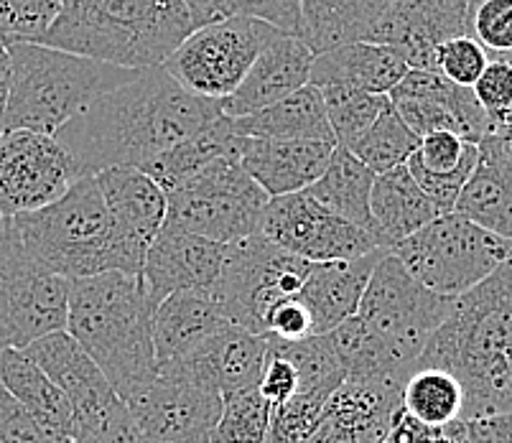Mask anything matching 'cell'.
I'll list each match as a JSON object with an SVG mask.
<instances>
[{
	"label": "cell",
	"instance_id": "obj_1",
	"mask_svg": "<svg viewBox=\"0 0 512 443\" xmlns=\"http://www.w3.org/2000/svg\"><path fill=\"white\" fill-rule=\"evenodd\" d=\"M222 115L220 102L189 95L164 69L151 67L92 100L54 138L82 176L118 166L143 171Z\"/></svg>",
	"mask_w": 512,
	"mask_h": 443
},
{
	"label": "cell",
	"instance_id": "obj_2",
	"mask_svg": "<svg viewBox=\"0 0 512 443\" xmlns=\"http://www.w3.org/2000/svg\"><path fill=\"white\" fill-rule=\"evenodd\" d=\"M416 367H439L462 385V421L512 413V258L456 298Z\"/></svg>",
	"mask_w": 512,
	"mask_h": 443
},
{
	"label": "cell",
	"instance_id": "obj_3",
	"mask_svg": "<svg viewBox=\"0 0 512 443\" xmlns=\"http://www.w3.org/2000/svg\"><path fill=\"white\" fill-rule=\"evenodd\" d=\"M153 311L141 275L102 273L69 281L64 331L90 354L125 405L158 377Z\"/></svg>",
	"mask_w": 512,
	"mask_h": 443
},
{
	"label": "cell",
	"instance_id": "obj_4",
	"mask_svg": "<svg viewBox=\"0 0 512 443\" xmlns=\"http://www.w3.org/2000/svg\"><path fill=\"white\" fill-rule=\"evenodd\" d=\"M192 31L184 0H64L39 44L141 72L161 67Z\"/></svg>",
	"mask_w": 512,
	"mask_h": 443
},
{
	"label": "cell",
	"instance_id": "obj_5",
	"mask_svg": "<svg viewBox=\"0 0 512 443\" xmlns=\"http://www.w3.org/2000/svg\"><path fill=\"white\" fill-rule=\"evenodd\" d=\"M11 85L3 110V130L54 135L77 118L92 100L125 85L138 69L113 67L44 44H8Z\"/></svg>",
	"mask_w": 512,
	"mask_h": 443
},
{
	"label": "cell",
	"instance_id": "obj_6",
	"mask_svg": "<svg viewBox=\"0 0 512 443\" xmlns=\"http://www.w3.org/2000/svg\"><path fill=\"white\" fill-rule=\"evenodd\" d=\"M11 225L23 250L64 281L102 273L136 275L120 250L95 176H82L57 202L18 214Z\"/></svg>",
	"mask_w": 512,
	"mask_h": 443
},
{
	"label": "cell",
	"instance_id": "obj_7",
	"mask_svg": "<svg viewBox=\"0 0 512 443\" xmlns=\"http://www.w3.org/2000/svg\"><path fill=\"white\" fill-rule=\"evenodd\" d=\"M390 255L431 293L459 298L512 258V240L449 212L395 245Z\"/></svg>",
	"mask_w": 512,
	"mask_h": 443
},
{
	"label": "cell",
	"instance_id": "obj_8",
	"mask_svg": "<svg viewBox=\"0 0 512 443\" xmlns=\"http://www.w3.org/2000/svg\"><path fill=\"white\" fill-rule=\"evenodd\" d=\"M268 194L240 166V153L209 163L166 191V225L237 245L258 235Z\"/></svg>",
	"mask_w": 512,
	"mask_h": 443
},
{
	"label": "cell",
	"instance_id": "obj_9",
	"mask_svg": "<svg viewBox=\"0 0 512 443\" xmlns=\"http://www.w3.org/2000/svg\"><path fill=\"white\" fill-rule=\"evenodd\" d=\"M283 31L258 18L207 23L186 36L161 69L189 95L222 102L242 85L265 46Z\"/></svg>",
	"mask_w": 512,
	"mask_h": 443
},
{
	"label": "cell",
	"instance_id": "obj_10",
	"mask_svg": "<svg viewBox=\"0 0 512 443\" xmlns=\"http://www.w3.org/2000/svg\"><path fill=\"white\" fill-rule=\"evenodd\" d=\"M311 263L286 253L265 237L253 235L230 245L225 270L212 298L230 324L263 337L268 311L283 298L299 296Z\"/></svg>",
	"mask_w": 512,
	"mask_h": 443
},
{
	"label": "cell",
	"instance_id": "obj_11",
	"mask_svg": "<svg viewBox=\"0 0 512 443\" xmlns=\"http://www.w3.org/2000/svg\"><path fill=\"white\" fill-rule=\"evenodd\" d=\"M67 303L69 281L41 268L6 219L0 235V352L26 349L67 329Z\"/></svg>",
	"mask_w": 512,
	"mask_h": 443
},
{
	"label": "cell",
	"instance_id": "obj_12",
	"mask_svg": "<svg viewBox=\"0 0 512 443\" xmlns=\"http://www.w3.org/2000/svg\"><path fill=\"white\" fill-rule=\"evenodd\" d=\"M454 301L423 288L395 255L385 253L372 270L355 316L416 367L431 334L454 309Z\"/></svg>",
	"mask_w": 512,
	"mask_h": 443
},
{
	"label": "cell",
	"instance_id": "obj_13",
	"mask_svg": "<svg viewBox=\"0 0 512 443\" xmlns=\"http://www.w3.org/2000/svg\"><path fill=\"white\" fill-rule=\"evenodd\" d=\"M258 235L306 263L357 260L383 250L370 232L321 207L309 191L268 199Z\"/></svg>",
	"mask_w": 512,
	"mask_h": 443
},
{
	"label": "cell",
	"instance_id": "obj_14",
	"mask_svg": "<svg viewBox=\"0 0 512 443\" xmlns=\"http://www.w3.org/2000/svg\"><path fill=\"white\" fill-rule=\"evenodd\" d=\"M125 408L143 443H212L222 395L176 365H164L146 393Z\"/></svg>",
	"mask_w": 512,
	"mask_h": 443
},
{
	"label": "cell",
	"instance_id": "obj_15",
	"mask_svg": "<svg viewBox=\"0 0 512 443\" xmlns=\"http://www.w3.org/2000/svg\"><path fill=\"white\" fill-rule=\"evenodd\" d=\"M82 171L62 143L31 130L0 133V217L13 219L49 207Z\"/></svg>",
	"mask_w": 512,
	"mask_h": 443
},
{
	"label": "cell",
	"instance_id": "obj_16",
	"mask_svg": "<svg viewBox=\"0 0 512 443\" xmlns=\"http://www.w3.org/2000/svg\"><path fill=\"white\" fill-rule=\"evenodd\" d=\"M388 100L416 138L446 130L469 143H479L495 133L474 92L451 85L449 79L436 72L411 69L395 85Z\"/></svg>",
	"mask_w": 512,
	"mask_h": 443
},
{
	"label": "cell",
	"instance_id": "obj_17",
	"mask_svg": "<svg viewBox=\"0 0 512 443\" xmlns=\"http://www.w3.org/2000/svg\"><path fill=\"white\" fill-rule=\"evenodd\" d=\"M469 36L467 0H393L365 41L398 51L411 69L436 72V49Z\"/></svg>",
	"mask_w": 512,
	"mask_h": 443
},
{
	"label": "cell",
	"instance_id": "obj_18",
	"mask_svg": "<svg viewBox=\"0 0 512 443\" xmlns=\"http://www.w3.org/2000/svg\"><path fill=\"white\" fill-rule=\"evenodd\" d=\"M230 245L164 225L148 247L141 281L153 306L179 291H212L225 270Z\"/></svg>",
	"mask_w": 512,
	"mask_h": 443
},
{
	"label": "cell",
	"instance_id": "obj_19",
	"mask_svg": "<svg viewBox=\"0 0 512 443\" xmlns=\"http://www.w3.org/2000/svg\"><path fill=\"white\" fill-rule=\"evenodd\" d=\"M95 181L113 219L120 250L130 270L141 275L148 247L166 225V191L148 174L125 166L100 171Z\"/></svg>",
	"mask_w": 512,
	"mask_h": 443
},
{
	"label": "cell",
	"instance_id": "obj_20",
	"mask_svg": "<svg viewBox=\"0 0 512 443\" xmlns=\"http://www.w3.org/2000/svg\"><path fill=\"white\" fill-rule=\"evenodd\" d=\"M398 382L344 380L304 443H380L400 410Z\"/></svg>",
	"mask_w": 512,
	"mask_h": 443
},
{
	"label": "cell",
	"instance_id": "obj_21",
	"mask_svg": "<svg viewBox=\"0 0 512 443\" xmlns=\"http://www.w3.org/2000/svg\"><path fill=\"white\" fill-rule=\"evenodd\" d=\"M21 352L31 362H36L49 375V380L67 395L77 415V426L123 403L105 380L100 367L92 362L90 354L79 347L67 331L46 334Z\"/></svg>",
	"mask_w": 512,
	"mask_h": 443
},
{
	"label": "cell",
	"instance_id": "obj_22",
	"mask_svg": "<svg viewBox=\"0 0 512 443\" xmlns=\"http://www.w3.org/2000/svg\"><path fill=\"white\" fill-rule=\"evenodd\" d=\"M311 62H314V51L299 36L281 34L260 51L242 85L220 102L225 118H248L299 92L301 87L309 85Z\"/></svg>",
	"mask_w": 512,
	"mask_h": 443
},
{
	"label": "cell",
	"instance_id": "obj_23",
	"mask_svg": "<svg viewBox=\"0 0 512 443\" xmlns=\"http://www.w3.org/2000/svg\"><path fill=\"white\" fill-rule=\"evenodd\" d=\"M265 359H268V337L225 321L202 347L171 365L220 395H230L258 387Z\"/></svg>",
	"mask_w": 512,
	"mask_h": 443
},
{
	"label": "cell",
	"instance_id": "obj_24",
	"mask_svg": "<svg viewBox=\"0 0 512 443\" xmlns=\"http://www.w3.org/2000/svg\"><path fill=\"white\" fill-rule=\"evenodd\" d=\"M334 146L321 141H271L245 138L242 171L268 194V199L306 191L329 166Z\"/></svg>",
	"mask_w": 512,
	"mask_h": 443
},
{
	"label": "cell",
	"instance_id": "obj_25",
	"mask_svg": "<svg viewBox=\"0 0 512 443\" xmlns=\"http://www.w3.org/2000/svg\"><path fill=\"white\" fill-rule=\"evenodd\" d=\"M454 214L512 240V156L497 133L477 143V163L456 199Z\"/></svg>",
	"mask_w": 512,
	"mask_h": 443
},
{
	"label": "cell",
	"instance_id": "obj_26",
	"mask_svg": "<svg viewBox=\"0 0 512 443\" xmlns=\"http://www.w3.org/2000/svg\"><path fill=\"white\" fill-rule=\"evenodd\" d=\"M388 250H375L357 260L311 263L301 286V301L314 319V337H324L357 314L372 270Z\"/></svg>",
	"mask_w": 512,
	"mask_h": 443
},
{
	"label": "cell",
	"instance_id": "obj_27",
	"mask_svg": "<svg viewBox=\"0 0 512 443\" xmlns=\"http://www.w3.org/2000/svg\"><path fill=\"white\" fill-rule=\"evenodd\" d=\"M411 72L398 51L372 41H355L324 54L311 62L309 85L314 87H352V90L385 95L395 90L400 79Z\"/></svg>",
	"mask_w": 512,
	"mask_h": 443
},
{
	"label": "cell",
	"instance_id": "obj_28",
	"mask_svg": "<svg viewBox=\"0 0 512 443\" xmlns=\"http://www.w3.org/2000/svg\"><path fill=\"white\" fill-rule=\"evenodd\" d=\"M225 324L220 306L207 291H179L153 311V349L158 367L179 362L202 347Z\"/></svg>",
	"mask_w": 512,
	"mask_h": 443
},
{
	"label": "cell",
	"instance_id": "obj_29",
	"mask_svg": "<svg viewBox=\"0 0 512 443\" xmlns=\"http://www.w3.org/2000/svg\"><path fill=\"white\" fill-rule=\"evenodd\" d=\"M439 214L406 166L375 174L370 191V219L372 235L383 250L390 253L395 245L416 235Z\"/></svg>",
	"mask_w": 512,
	"mask_h": 443
},
{
	"label": "cell",
	"instance_id": "obj_30",
	"mask_svg": "<svg viewBox=\"0 0 512 443\" xmlns=\"http://www.w3.org/2000/svg\"><path fill=\"white\" fill-rule=\"evenodd\" d=\"M477 163V143L454 133H428L418 138V148L406 169L441 214L454 212V204Z\"/></svg>",
	"mask_w": 512,
	"mask_h": 443
},
{
	"label": "cell",
	"instance_id": "obj_31",
	"mask_svg": "<svg viewBox=\"0 0 512 443\" xmlns=\"http://www.w3.org/2000/svg\"><path fill=\"white\" fill-rule=\"evenodd\" d=\"M0 382L34 415V421L44 431L62 438L77 436V415L67 395L21 349L0 352Z\"/></svg>",
	"mask_w": 512,
	"mask_h": 443
},
{
	"label": "cell",
	"instance_id": "obj_32",
	"mask_svg": "<svg viewBox=\"0 0 512 443\" xmlns=\"http://www.w3.org/2000/svg\"><path fill=\"white\" fill-rule=\"evenodd\" d=\"M393 0H299V39L316 54L365 41Z\"/></svg>",
	"mask_w": 512,
	"mask_h": 443
},
{
	"label": "cell",
	"instance_id": "obj_33",
	"mask_svg": "<svg viewBox=\"0 0 512 443\" xmlns=\"http://www.w3.org/2000/svg\"><path fill=\"white\" fill-rule=\"evenodd\" d=\"M240 138H271V141H321L334 143L321 92L314 85L301 87L286 100L265 107L248 118L232 120Z\"/></svg>",
	"mask_w": 512,
	"mask_h": 443
},
{
	"label": "cell",
	"instance_id": "obj_34",
	"mask_svg": "<svg viewBox=\"0 0 512 443\" xmlns=\"http://www.w3.org/2000/svg\"><path fill=\"white\" fill-rule=\"evenodd\" d=\"M375 174L367 169L365 163L349 153L347 148L334 146L332 158H329L327 171L309 186V194L334 212L337 217L347 219L349 225L360 227V230L372 235V219H370V191ZM375 237V235H372Z\"/></svg>",
	"mask_w": 512,
	"mask_h": 443
},
{
	"label": "cell",
	"instance_id": "obj_35",
	"mask_svg": "<svg viewBox=\"0 0 512 443\" xmlns=\"http://www.w3.org/2000/svg\"><path fill=\"white\" fill-rule=\"evenodd\" d=\"M245 138L235 133L230 118H217L212 125L202 130V133L192 135L189 141L179 143L176 148L166 151L164 156H158L143 169V174L151 176L164 191L174 189L184 179L202 171L209 163L220 161V158L232 156V153L242 151Z\"/></svg>",
	"mask_w": 512,
	"mask_h": 443
},
{
	"label": "cell",
	"instance_id": "obj_36",
	"mask_svg": "<svg viewBox=\"0 0 512 443\" xmlns=\"http://www.w3.org/2000/svg\"><path fill=\"white\" fill-rule=\"evenodd\" d=\"M400 410L423 426H446L464 413L462 385L439 367H413L400 390Z\"/></svg>",
	"mask_w": 512,
	"mask_h": 443
},
{
	"label": "cell",
	"instance_id": "obj_37",
	"mask_svg": "<svg viewBox=\"0 0 512 443\" xmlns=\"http://www.w3.org/2000/svg\"><path fill=\"white\" fill-rule=\"evenodd\" d=\"M319 92L327 110L329 128L334 133V143L342 148L355 146L390 105L385 95H370L352 87H321Z\"/></svg>",
	"mask_w": 512,
	"mask_h": 443
},
{
	"label": "cell",
	"instance_id": "obj_38",
	"mask_svg": "<svg viewBox=\"0 0 512 443\" xmlns=\"http://www.w3.org/2000/svg\"><path fill=\"white\" fill-rule=\"evenodd\" d=\"M416 148L418 138L398 118L393 105H388L383 115L372 123V128L347 151L355 153L372 174H385V171H393L398 166H406Z\"/></svg>",
	"mask_w": 512,
	"mask_h": 443
},
{
	"label": "cell",
	"instance_id": "obj_39",
	"mask_svg": "<svg viewBox=\"0 0 512 443\" xmlns=\"http://www.w3.org/2000/svg\"><path fill=\"white\" fill-rule=\"evenodd\" d=\"M192 29L227 18H258L278 31L299 36V0H184Z\"/></svg>",
	"mask_w": 512,
	"mask_h": 443
},
{
	"label": "cell",
	"instance_id": "obj_40",
	"mask_svg": "<svg viewBox=\"0 0 512 443\" xmlns=\"http://www.w3.org/2000/svg\"><path fill=\"white\" fill-rule=\"evenodd\" d=\"M271 426V405L258 387L222 395V415L212 443H265Z\"/></svg>",
	"mask_w": 512,
	"mask_h": 443
},
{
	"label": "cell",
	"instance_id": "obj_41",
	"mask_svg": "<svg viewBox=\"0 0 512 443\" xmlns=\"http://www.w3.org/2000/svg\"><path fill=\"white\" fill-rule=\"evenodd\" d=\"M64 0H0V39L39 44L57 21Z\"/></svg>",
	"mask_w": 512,
	"mask_h": 443
},
{
	"label": "cell",
	"instance_id": "obj_42",
	"mask_svg": "<svg viewBox=\"0 0 512 443\" xmlns=\"http://www.w3.org/2000/svg\"><path fill=\"white\" fill-rule=\"evenodd\" d=\"M487 64H490V54L474 36H459L436 49V74L449 79L456 87L472 90Z\"/></svg>",
	"mask_w": 512,
	"mask_h": 443
},
{
	"label": "cell",
	"instance_id": "obj_43",
	"mask_svg": "<svg viewBox=\"0 0 512 443\" xmlns=\"http://www.w3.org/2000/svg\"><path fill=\"white\" fill-rule=\"evenodd\" d=\"M469 36L484 46L490 59L512 54V0H484L469 13Z\"/></svg>",
	"mask_w": 512,
	"mask_h": 443
},
{
	"label": "cell",
	"instance_id": "obj_44",
	"mask_svg": "<svg viewBox=\"0 0 512 443\" xmlns=\"http://www.w3.org/2000/svg\"><path fill=\"white\" fill-rule=\"evenodd\" d=\"M479 107L490 118L492 128H502L512 115V67L500 59H490L482 77L472 87Z\"/></svg>",
	"mask_w": 512,
	"mask_h": 443
},
{
	"label": "cell",
	"instance_id": "obj_45",
	"mask_svg": "<svg viewBox=\"0 0 512 443\" xmlns=\"http://www.w3.org/2000/svg\"><path fill=\"white\" fill-rule=\"evenodd\" d=\"M0 443H72V438L44 431L34 421V415L0 382Z\"/></svg>",
	"mask_w": 512,
	"mask_h": 443
},
{
	"label": "cell",
	"instance_id": "obj_46",
	"mask_svg": "<svg viewBox=\"0 0 512 443\" xmlns=\"http://www.w3.org/2000/svg\"><path fill=\"white\" fill-rule=\"evenodd\" d=\"M72 443H143L138 436V428L133 423V415L125 408V403H118L107 413L97 415L92 421L79 423L77 436Z\"/></svg>",
	"mask_w": 512,
	"mask_h": 443
},
{
	"label": "cell",
	"instance_id": "obj_47",
	"mask_svg": "<svg viewBox=\"0 0 512 443\" xmlns=\"http://www.w3.org/2000/svg\"><path fill=\"white\" fill-rule=\"evenodd\" d=\"M472 443H512V413L467 421Z\"/></svg>",
	"mask_w": 512,
	"mask_h": 443
},
{
	"label": "cell",
	"instance_id": "obj_48",
	"mask_svg": "<svg viewBox=\"0 0 512 443\" xmlns=\"http://www.w3.org/2000/svg\"><path fill=\"white\" fill-rule=\"evenodd\" d=\"M8 85H11V54L6 41L0 39V97L8 95Z\"/></svg>",
	"mask_w": 512,
	"mask_h": 443
},
{
	"label": "cell",
	"instance_id": "obj_49",
	"mask_svg": "<svg viewBox=\"0 0 512 443\" xmlns=\"http://www.w3.org/2000/svg\"><path fill=\"white\" fill-rule=\"evenodd\" d=\"M495 133L500 135L502 143H505V148H507V151H510V156H512V115H510V120H507V123L502 125V128L495 130Z\"/></svg>",
	"mask_w": 512,
	"mask_h": 443
},
{
	"label": "cell",
	"instance_id": "obj_50",
	"mask_svg": "<svg viewBox=\"0 0 512 443\" xmlns=\"http://www.w3.org/2000/svg\"><path fill=\"white\" fill-rule=\"evenodd\" d=\"M3 110H6V97H0V130H3Z\"/></svg>",
	"mask_w": 512,
	"mask_h": 443
},
{
	"label": "cell",
	"instance_id": "obj_51",
	"mask_svg": "<svg viewBox=\"0 0 512 443\" xmlns=\"http://www.w3.org/2000/svg\"><path fill=\"white\" fill-rule=\"evenodd\" d=\"M482 3H484V0H467V6H469V13H472V11H474V8H477V6H482Z\"/></svg>",
	"mask_w": 512,
	"mask_h": 443
},
{
	"label": "cell",
	"instance_id": "obj_52",
	"mask_svg": "<svg viewBox=\"0 0 512 443\" xmlns=\"http://www.w3.org/2000/svg\"><path fill=\"white\" fill-rule=\"evenodd\" d=\"M3 225H6V219L0 217V235H3Z\"/></svg>",
	"mask_w": 512,
	"mask_h": 443
},
{
	"label": "cell",
	"instance_id": "obj_53",
	"mask_svg": "<svg viewBox=\"0 0 512 443\" xmlns=\"http://www.w3.org/2000/svg\"><path fill=\"white\" fill-rule=\"evenodd\" d=\"M380 443H388V441H380Z\"/></svg>",
	"mask_w": 512,
	"mask_h": 443
}]
</instances>
